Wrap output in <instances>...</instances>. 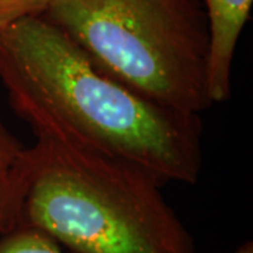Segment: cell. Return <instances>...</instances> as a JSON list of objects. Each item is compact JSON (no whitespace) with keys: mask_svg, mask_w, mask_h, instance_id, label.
I'll use <instances>...</instances> for the list:
<instances>
[{"mask_svg":"<svg viewBox=\"0 0 253 253\" xmlns=\"http://www.w3.org/2000/svg\"><path fill=\"white\" fill-rule=\"evenodd\" d=\"M0 83L36 138L134 163L163 184L199 180L201 117L163 107L101 72L44 16L0 28Z\"/></svg>","mask_w":253,"mask_h":253,"instance_id":"cell-1","label":"cell"},{"mask_svg":"<svg viewBox=\"0 0 253 253\" xmlns=\"http://www.w3.org/2000/svg\"><path fill=\"white\" fill-rule=\"evenodd\" d=\"M23 152L21 225L73 253H197L163 183L141 166L45 138Z\"/></svg>","mask_w":253,"mask_h":253,"instance_id":"cell-2","label":"cell"},{"mask_svg":"<svg viewBox=\"0 0 253 253\" xmlns=\"http://www.w3.org/2000/svg\"><path fill=\"white\" fill-rule=\"evenodd\" d=\"M44 17L101 72L146 99L193 116L212 106L200 0H54Z\"/></svg>","mask_w":253,"mask_h":253,"instance_id":"cell-3","label":"cell"},{"mask_svg":"<svg viewBox=\"0 0 253 253\" xmlns=\"http://www.w3.org/2000/svg\"><path fill=\"white\" fill-rule=\"evenodd\" d=\"M253 0H204L208 26V93L212 104L231 96V72Z\"/></svg>","mask_w":253,"mask_h":253,"instance_id":"cell-4","label":"cell"},{"mask_svg":"<svg viewBox=\"0 0 253 253\" xmlns=\"http://www.w3.org/2000/svg\"><path fill=\"white\" fill-rule=\"evenodd\" d=\"M23 151L7 169L0 172V236L16 228L21 219L28 186V163Z\"/></svg>","mask_w":253,"mask_h":253,"instance_id":"cell-5","label":"cell"},{"mask_svg":"<svg viewBox=\"0 0 253 253\" xmlns=\"http://www.w3.org/2000/svg\"><path fill=\"white\" fill-rule=\"evenodd\" d=\"M0 253H66L49 236L18 224L0 236Z\"/></svg>","mask_w":253,"mask_h":253,"instance_id":"cell-6","label":"cell"},{"mask_svg":"<svg viewBox=\"0 0 253 253\" xmlns=\"http://www.w3.org/2000/svg\"><path fill=\"white\" fill-rule=\"evenodd\" d=\"M54 0H0V28L44 16Z\"/></svg>","mask_w":253,"mask_h":253,"instance_id":"cell-7","label":"cell"},{"mask_svg":"<svg viewBox=\"0 0 253 253\" xmlns=\"http://www.w3.org/2000/svg\"><path fill=\"white\" fill-rule=\"evenodd\" d=\"M23 149L24 145L13 134L0 111V170L7 169Z\"/></svg>","mask_w":253,"mask_h":253,"instance_id":"cell-8","label":"cell"},{"mask_svg":"<svg viewBox=\"0 0 253 253\" xmlns=\"http://www.w3.org/2000/svg\"><path fill=\"white\" fill-rule=\"evenodd\" d=\"M0 172H1V170H0Z\"/></svg>","mask_w":253,"mask_h":253,"instance_id":"cell-9","label":"cell"}]
</instances>
